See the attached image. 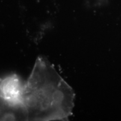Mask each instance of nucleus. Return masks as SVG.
I'll return each instance as SVG.
<instances>
[{
  "mask_svg": "<svg viewBox=\"0 0 121 121\" xmlns=\"http://www.w3.org/2000/svg\"><path fill=\"white\" fill-rule=\"evenodd\" d=\"M21 118L20 110L10 107L0 98V121H20Z\"/></svg>",
  "mask_w": 121,
  "mask_h": 121,
  "instance_id": "nucleus-3",
  "label": "nucleus"
},
{
  "mask_svg": "<svg viewBox=\"0 0 121 121\" xmlns=\"http://www.w3.org/2000/svg\"><path fill=\"white\" fill-rule=\"evenodd\" d=\"M75 98L73 90L53 65L45 57H38L24 85L22 107L25 120H68Z\"/></svg>",
  "mask_w": 121,
  "mask_h": 121,
  "instance_id": "nucleus-1",
  "label": "nucleus"
},
{
  "mask_svg": "<svg viewBox=\"0 0 121 121\" xmlns=\"http://www.w3.org/2000/svg\"><path fill=\"white\" fill-rule=\"evenodd\" d=\"M24 85L25 82L16 74L1 78L0 98L10 107L23 110L22 106Z\"/></svg>",
  "mask_w": 121,
  "mask_h": 121,
  "instance_id": "nucleus-2",
  "label": "nucleus"
}]
</instances>
